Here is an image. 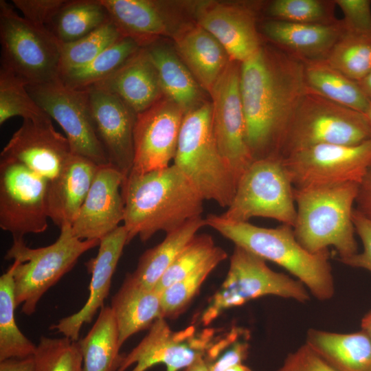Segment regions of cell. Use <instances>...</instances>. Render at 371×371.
<instances>
[{"instance_id": "d6a6232c", "label": "cell", "mask_w": 371, "mask_h": 371, "mask_svg": "<svg viewBox=\"0 0 371 371\" xmlns=\"http://www.w3.org/2000/svg\"><path fill=\"white\" fill-rule=\"evenodd\" d=\"M100 0L66 1L47 30L60 43L77 41L110 20Z\"/></svg>"}, {"instance_id": "f6af8a7d", "label": "cell", "mask_w": 371, "mask_h": 371, "mask_svg": "<svg viewBox=\"0 0 371 371\" xmlns=\"http://www.w3.org/2000/svg\"><path fill=\"white\" fill-rule=\"evenodd\" d=\"M352 221L355 232L362 243L363 251L339 261L352 267L366 269L371 273V220L354 208Z\"/></svg>"}, {"instance_id": "db71d44e", "label": "cell", "mask_w": 371, "mask_h": 371, "mask_svg": "<svg viewBox=\"0 0 371 371\" xmlns=\"http://www.w3.org/2000/svg\"><path fill=\"white\" fill-rule=\"evenodd\" d=\"M366 118L367 120V122L368 123L369 127L371 131V102L370 103V105L368 106V109H367L366 112L364 113Z\"/></svg>"}, {"instance_id": "d6986e66", "label": "cell", "mask_w": 371, "mask_h": 371, "mask_svg": "<svg viewBox=\"0 0 371 371\" xmlns=\"http://www.w3.org/2000/svg\"><path fill=\"white\" fill-rule=\"evenodd\" d=\"M111 20L123 36L146 47L164 37L172 38L185 22L183 10L190 8L189 2L157 0H100Z\"/></svg>"}, {"instance_id": "d4e9b609", "label": "cell", "mask_w": 371, "mask_h": 371, "mask_svg": "<svg viewBox=\"0 0 371 371\" xmlns=\"http://www.w3.org/2000/svg\"><path fill=\"white\" fill-rule=\"evenodd\" d=\"M99 166L72 154L60 175L48 184L49 218L61 228L71 225L82 205Z\"/></svg>"}, {"instance_id": "2e32d148", "label": "cell", "mask_w": 371, "mask_h": 371, "mask_svg": "<svg viewBox=\"0 0 371 371\" xmlns=\"http://www.w3.org/2000/svg\"><path fill=\"white\" fill-rule=\"evenodd\" d=\"M240 71V63L231 60L209 93L216 142L237 184L254 161L246 139Z\"/></svg>"}, {"instance_id": "836d02e7", "label": "cell", "mask_w": 371, "mask_h": 371, "mask_svg": "<svg viewBox=\"0 0 371 371\" xmlns=\"http://www.w3.org/2000/svg\"><path fill=\"white\" fill-rule=\"evenodd\" d=\"M140 48L133 39L123 36L90 63L63 74L60 79L68 87L87 89L113 74Z\"/></svg>"}, {"instance_id": "bcb514c9", "label": "cell", "mask_w": 371, "mask_h": 371, "mask_svg": "<svg viewBox=\"0 0 371 371\" xmlns=\"http://www.w3.org/2000/svg\"><path fill=\"white\" fill-rule=\"evenodd\" d=\"M276 371H336L306 344L289 353Z\"/></svg>"}, {"instance_id": "3957f363", "label": "cell", "mask_w": 371, "mask_h": 371, "mask_svg": "<svg viewBox=\"0 0 371 371\" xmlns=\"http://www.w3.org/2000/svg\"><path fill=\"white\" fill-rule=\"evenodd\" d=\"M205 221L206 225L235 246L285 269L317 300H328L333 296L335 283L328 251L317 254L307 251L297 240L293 227L282 224L267 228L249 222L231 221L212 214Z\"/></svg>"}, {"instance_id": "f1b7e54d", "label": "cell", "mask_w": 371, "mask_h": 371, "mask_svg": "<svg viewBox=\"0 0 371 371\" xmlns=\"http://www.w3.org/2000/svg\"><path fill=\"white\" fill-rule=\"evenodd\" d=\"M305 344L336 371H371V338L362 330L339 333L311 328Z\"/></svg>"}, {"instance_id": "ffe728a7", "label": "cell", "mask_w": 371, "mask_h": 371, "mask_svg": "<svg viewBox=\"0 0 371 371\" xmlns=\"http://www.w3.org/2000/svg\"><path fill=\"white\" fill-rule=\"evenodd\" d=\"M86 90L98 139L109 163L126 178L133 165V133L137 114L109 91L94 87Z\"/></svg>"}, {"instance_id": "e0dca14e", "label": "cell", "mask_w": 371, "mask_h": 371, "mask_svg": "<svg viewBox=\"0 0 371 371\" xmlns=\"http://www.w3.org/2000/svg\"><path fill=\"white\" fill-rule=\"evenodd\" d=\"M185 114L181 108L165 96L137 113L131 172L143 174L169 166L175 156Z\"/></svg>"}, {"instance_id": "9c48e42d", "label": "cell", "mask_w": 371, "mask_h": 371, "mask_svg": "<svg viewBox=\"0 0 371 371\" xmlns=\"http://www.w3.org/2000/svg\"><path fill=\"white\" fill-rule=\"evenodd\" d=\"M267 295L300 302L309 300L301 282L272 270L264 259L235 246L227 276L203 311L201 323L207 326L225 310Z\"/></svg>"}, {"instance_id": "7a4b0ae2", "label": "cell", "mask_w": 371, "mask_h": 371, "mask_svg": "<svg viewBox=\"0 0 371 371\" xmlns=\"http://www.w3.org/2000/svg\"><path fill=\"white\" fill-rule=\"evenodd\" d=\"M127 244L139 236L170 232L201 216L204 199L174 164L143 174L130 172L122 186Z\"/></svg>"}, {"instance_id": "c3c4849f", "label": "cell", "mask_w": 371, "mask_h": 371, "mask_svg": "<svg viewBox=\"0 0 371 371\" xmlns=\"http://www.w3.org/2000/svg\"><path fill=\"white\" fill-rule=\"evenodd\" d=\"M33 356L24 359H8L0 361V371H34Z\"/></svg>"}, {"instance_id": "7c38bea8", "label": "cell", "mask_w": 371, "mask_h": 371, "mask_svg": "<svg viewBox=\"0 0 371 371\" xmlns=\"http://www.w3.org/2000/svg\"><path fill=\"white\" fill-rule=\"evenodd\" d=\"M26 87L38 105L61 126L74 154L98 166L109 164L95 134L87 90L68 87L60 78Z\"/></svg>"}, {"instance_id": "ac0fdd59", "label": "cell", "mask_w": 371, "mask_h": 371, "mask_svg": "<svg viewBox=\"0 0 371 371\" xmlns=\"http://www.w3.org/2000/svg\"><path fill=\"white\" fill-rule=\"evenodd\" d=\"M72 154L67 138L56 131L47 116L24 119L3 148L0 159L19 162L50 183Z\"/></svg>"}, {"instance_id": "603a6c76", "label": "cell", "mask_w": 371, "mask_h": 371, "mask_svg": "<svg viewBox=\"0 0 371 371\" xmlns=\"http://www.w3.org/2000/svg\"><path fill=\"white\" fill-rule=\"evenodd\" d=\"M265 42L302 62L326 60L345 32L341 19L331 24H307L262 19Z\"/></svg>"}, {"instance_id": "8fae6325", "label": "cell", "mask_w": 371, "mask_h": 371, "mask_svg": "<svg viewBox=\"0 0 371 371\" xmlns=\"http://www.w3.org/2000/svg\"><path fill=\"white\" fill-rule=\"evenodd\" d=\"M48 184L23 164L0 159V227L13 240L47 229Z\"/></svg>"}, {"instance_id": "ee69618b", "label": "cell", "mask_w": 371, "mask_h": 371, "mask_svg": "<svg viewBox=\"0 0 371 371\" xmlns=\"http://www.w3.org/2000/svg\"><path fill=\"white\" fill-rule=\"evenodd\" d=\"M66 0H13L12 3L32 25L47 29Z\"/></svg>"}, {"instance_id": "5bb4252c", "label": "cell", "mask_w": 371, "mask_h": 371, "mask_svg": "<svg viewBox=\"0 0 371 371\" xmlns=\"http://www.w3.org/2000/svg\"><path fill=\"white\" fill-rule=\"evenodd\" d=\"M265 1H194L195 21L222 45L232 61L242 63L265 43L259 23Z\"/></svg>"}, {"instance_id": "6da1fadb", "label": "cell", "mask_w": 371, "mask_h": 371, "mask_svg": "<svg viewBox=\"0 0 371 371\" xmlns=\"http://www.w3.org/2000/svg\"><path fill=\"white\" fill-rule=\"evenodd\" d=\"M240 88L253 159L278 157L288 122L307 90L303 62L265 42L240 63Z\"/></svg>"}, {"instance_id": "d590c367", "label": "cell", "mask_w": 371, "mask_h": 371, "mask_svg": "<svg viewBox=\"0 0 371 371\" xmlns=\"http://www.w3.org/2000/svg\"><path fill=\"white\" fill-rule=\"evenodd\" d=\"M335 0H272L265 2L266 19L307 24H331L335 16Z\"/></svg>"}, {"instance_id": "f546056e", "label": "cell", "mask_w": 371, "mask_h": 371, "mask_svg": "<svg viewBox=\"0 0 371 371\" xmlns=\"http://www.w3.org/2000/svg\"><path fill=\"white\" fill-rule=\"evenodd\" d=\"M83 371H117L122 361L116 321L109 306H103L87 335L78 341Z\"/></svg>"}, {"instance_id": "681fc988", "label": "cell", "mask_w": 371, "mask_h": 371, "mask_svg": "<svg viewBox=\"0 0 371 371\" xmlns=\"http://www.w3.org/2000/svg\"><path fill=\"white\" fill-rule=\"evenodd\" d=\"M357 83L366 97L371 102V71Z\"/></svg>"}, {"instance_id": "5b68a950", "label": "cell", "mask_w": 371, "mask_h": 371, "mask_svg": "<svg viewBox=\"0 0 371 371\" xmlns=\"http://www.w3.org/2000/svg\"><path fill=\"white\" fill-rule=\"evenodd\" d=\"M173 161L204 200L230 205L237 182L216 142L210 100L186 113Z\"/></svg>"}, {"instance_id": "7402d4cb", "label": "cell", "mask_w": 371, "mask_h": 371, "mask_svg": "<svg viewBox=\"0 0 371 371\" xmlns=\"http://www.w3.org/2000/svg\"><path fill=\"white\" fill-rule=\"evenodd\" d=\"M127 240V231L123 225L100 240L96 256L85 263L88 272L91 273L87 302L80 311L52 325L51 330H56L72 341H78L82 325L90 323L98 311L104 306L113 276Z\"/></svg>"}, {"instance_id": "816d5d0a", "label": "cell", "mask_w": 371, "mask_h": 371, "mask_svg": "<svg viewBox=\"0 0 371 371\" xmlns=\"http://www.w3.org/2000/svg\"><path fill=\"white\" fill-rule=\"evenodd\" d=\"M361 328L371 338V310L361 319Z\"/></svg>"}, {"instance_id": "4316f807", "label": "cell", "mask_w": 371, "mask_h": 371, "mask_svg": "<svg viewBox=\"0 0 371 371\" xmlns=\"http://www.w3.org/2000/svg\"><path fill=\"white\" fill-rule=\"evenodd\" d=\"M160 295L154 289L137 282L130 273L126 274L111 304L121 347L130 337L150 328L157 319L164 317Z\"/></svg>"}, {"instance_id": "83f0119b", "label": "cell", "mask_w": 371, "mask_h": 371, "mask_svg": "<svg viewBox=\"0 0 371 371\" xmlns=\"http://www.w3.org/2000/svg\"><path fill=\"white\" fill-rule=\"evenodd\" d=\"M144 47L156 68L164 96L177 104L185 113L208 100L205 97L207 93L174 47L161 40Z\"/></svg>"}, {"instance_id": "8992f818", "label": "cell", "mask_w": 371, "mask_h": 371, "mask_svg": "<svg viewBox=\"0 0 371 371\" xmlns=\"http://www.w3.org/2000/svg\"><path fill=\"white\" fill-rule=\"evenodd\" d=\"M371 139L364 113L335 103L307 87L291 115L278 157L322 144L357 145Z\"/></svg>"}, {"instance_id": "4dcf8cb0", "label": "cell", "mask_w": 371, "mask_h": 371, "mask_svg": "<svg viewBox=\"0 0 371 371\" xmlns=\"http://www.w3.org/2000/svg\"><path fill=\"white\" fill-rule=\"evenodd\" d=\"M205 225V219L200 216L166 233L163 241L141 256L131 276L144 286L153 289L182 249Z\"/></svg>"}, {"instance_id": "ba28073f", "label": "cell", "mask_w": 371, "mask_h": 371, "mask_svg": "<svg viewBox=\"0 0 371 371\" xmlns=\"http://www.w3.org/2000/svg\"><path fill=\"white\" fill-rule=\"evenodd\" d=\"M1 67L27 85L60 78V42L46 28L20 16L12 4L0 1Z\"/></svg>"}, {"instance_id": "277c9868", "label": "cell", "mask_w": 371, "mask_h": 371, "mask_svg": "<svg viewBox=\"0 0 371 371\" xmlns=\"http://www.w3.org/2000/svg\"><path fill=\"white\" fill-rule=\"evenodd\" d=\"M359 185L294 187L297 213L293 229L304 249L317 254L333 247L339 260L358 252L352 212Z\"/></svg>"}, {"instance_id": "44dd1931", "label": "cell", "mask_w": 371, "mask_h": 371, "mask_svg": "<svg viewBox=\"0 0 371 371\" xmlns=\"http://www.w3.org/2000/svg\"><path fill=\"white\" fill-rule=\"evenodd\" d=\"M125 177L111 164L99 166L91 186L71 225L81 240H101L124 220L122 186Z\"/></svg>"}, {"instance_id": "7bdbcfd3", "label": "cell", "mask_w": 371, "mask_h": 371, "mask_svg": "<svg viewBox=\"0 0 371 371\" xmlns=\"http://www.w3.org/2000/svg\"><path fill=\"white\" fill-rule=\"evenodd\" d=\"M343 13L345 30L355 34L371 36V1L335 0Z\"/></svg>"}, {"instance_id": "60d3db41", "label": "cell", "mask_w": 371, "mask_h": 371, "mask_svg": "<svg viewBox=\"0 0 371 371\" xmlns=\"http://www.w3.org/2000/svg\"><path fill=\"white\" fill-rule=\"evenodd\" d=\"M33 357L34 371H83L78 341L66 337H41Z\"/></svg>"}, {"instance_id": "74e56055", "label": "cell", "mask_w": 371, "mask_h": 371, "mask_svg": "<svg viewBox=\"0 0 371 371\" xmlns=\"http://www.w3.org/2000/svg\"><path fill=\"white\" fill-rule=\"evenodd\" d=\"M325 60L350 79L359 81L371 71V36L345 30Z\"/></svg>"}, {"instance_id": "30bf717a", "label": "cell", "mask_w": 371, "mask_h": 371, "mask_svg": "<svg viewBox=\"0 0 371 371\" xmlns=\"http://www.w3.org/2000/svg\"><path fill=\"white\" fill-rule=\"evenodd\" d=\"M296 213L294 186L283 159L270 157L252 161L240 178L230 205L221 215L234 222L268 218L293 227Z\"/></svg>"}, {"instance_id": "1f68e13d", "label": "cell", "mask_w": 371, "mask_h": 371, "mask_svg": "<svg viewBox=\"0 0 371 371\" xmlns=\"http://www.w3.org/2000/svg\"><path fill=\"white\" fill-rule=\"evenodd\" d=\"M307 87L344 106L365 113L370 105L357 82L330 65L325 60L304 62Z\"/></svg>"}, {"instance_id": "f907efd6", "label": "cell", "mask_w": 371, "mask_h": 371, "mask_svg": "<svg viewBox=\"0 0 371 371\" xmlns=\"http://www.w3.org/2000/svg\"><path fill=\"white\" fill-rule=\"evenodd\" d=\"M185 371H209L208 365L204 357H200L186 368Z\"/></svg>"}, {"instance_id": "f5cc1de1", "label": "cell", "mask_w": 371, "mask_h": 371, "mask_svg": "<svg viewBox=\"0 0 371 371\" xmlns=\"http://www.w3.org/2000/svg\"><path fill=\"white\" fill-rule=\"evenodd\" d=\"M225 371H253V370L251 368H249L248 366L243 363H240V364H238V365H236L234 366L229 368Z\"/></svg>"}, {"instance_id": "7dc6e473", "label": "cell", "mask_w": 371, "mask_h": 371, "mask_svg": "<svg viewBox=\"0 0 371 371\" xmlns=\"http://www.w3.org/2000/svg\"><path fill=\"white\" fill-rule=\"evenodd\" d=\"M355 203L357 210L371 220V166L359 185Z\"/></svg>"}, {"instance_id": "484cf974", "label": "cell", "mask_w": 371, "mask_h": 371, "mask_svg": "<svg viewBox=\"0 0 371 371\" xmlns=\"http://www.w3.org/2000/svg\"><path fill=\"white\" fill-rule=\"evenodd\" d=\"M93 87L115 94L137 114L164 96L156 68L144 47L113 74Z\"/></svg>"}, {"instance_id": "9a60e30c", "label": "cell", "mask_w": 371, "mask_h": 371, "mask_svg": "<svg viewBox=\"0 0 371 371\" xmlns=\"http://www.w3.org/2000/svg\"><path fill=\"white\" fill-rule=\"evenodd\" d=\"M215 341L214 330L201 331L190 326L175 331L164 317L157 319L148 334L127 355H124L117 371H146L157 364H164L166 371H179L191 366L207 351Z\"/></svg>"}, {"instance_id": "b9f144b4", "label": "cell", "mask_w": 371, "mask_h": 371, "mask_svg": "<svg viewBox=\"0 0 371 371\" xmlns=\"http://www.w3.org/2000/svg\"><path fill=\"white\" fill-rule=\"evenodd\" d=\"M217 247L211 236L196 234L177 256L154 289L161 294L169 286L191 274L212 256Z\"/></svg>"}, {"instance_id": "8d00e7d4", "label": "cell", "mask_w": 371, "mask_h": 371, "mask_svg": "<svg viewBox=\"0 0 371 371\" xmlns=\"http://www.w3.org/2000/svg\"><path fill=\"white\" fill-rule=\"evenodd\" d=\"M122 37L117 27L110 19L77 41L60 43V76L88 64Z\"/></svg>"}, {"instance_id": "cb8c5ba5", "label": "cell", "mask_w": 371, "mask_h": 371, "mask_svg": "<svg viewBox=\"0 0 371 371\" xmlns=\"http://www.w3.org/2000/svg\"><path fill=\"white\" fill-rule=\"evenodd\" d=\"M172 38L177 54L209 95L231 61L227 52L195 21L183 23Z\"/></svg>"}, {"instance_id": "e575fe53", "label": "cell", "mask_w": 371, "mask_h": 371, "mask_svg": "<svg viewBox=\"0 0 371 371\" xmlns=\"http://www.w3.org/2000/svg\"><path fill=\"white\" fill-rule=\"evenodd\" d=\"M14 268L13 262L0 278V361L33 356L36 348L15 321Z\"/></svg>"}, {"instance_id": "ab89813d", "label": "cell", "mask_w": 371, "mask_h": 371, "mask_svg": "<svg viewBox=\"0 0 371 371\" xmlns=\"http://www.w3.org/2000/svg\"><path fill=\"white\" fill-rule=\"evenodd\" d=\"M27 83L10 71L0 69V124L12 117L38 119L49 116L29 93Z\"/></svg>"}, {"instance_id": "f35d334b", "label": "cell", "mask_w": 371, "mask_h": 371, "mask_svg": "<svg viewBox=\"0 0 371 371\" xmlns=\"http://www.w3.org/2000/svg\"><path fill=\"white\" fill-rule=\"evenodd\" d=\"M227 257L218 247L212 256L195 271L165 289L160 295L164 318L178 315L190 303L210 273Z\"/></svg>"}, {"instance_id": "52a82bcc", "label": "cell", "mask_w": 371, "mask_h": 371, "mask_svg": "<svg viewBox=\"0 0 371 371\" xmlns=\"http://www.w3.org/2000/svg\"><path fill=\"white\" fill-rule=\"evenodd\" d=\"M100 240H81L71 225L60 228L56 240L46 247L30 248L23 239H14L5 259L15 264L14 282L16 307L32 315L45 293L69 272L86 251L99 246Z\"/></svg>"}, {"instance_id": "4fadbf2b", "label": "cell", "mask_w": 371, "mask_h": 371, "mask_svg": "<svg viewBox=\"0 0 371 371\" xmlns=\"http://www.w3.org/2000/svg\"><path fill=\"white\" fill-rule=\"evenodd\" d=\"M282 159L297 188L359 184L371 166V139L357 145H317Z\"/></svg>"}]
</instances>
